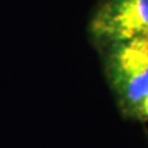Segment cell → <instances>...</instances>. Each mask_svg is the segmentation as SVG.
I'll return each instance as SVG.
<instances>
[{"mask_svg":"<svg viewBox=\"0 0 148 148\" xmlns=\"http://www.w3.org/2000/svg\"><path fill=\"white\" fill-rule=\"evenodd\" d=\"M99 51L118 110L129 119L148 96V36L114 42Z\"/></svg>","mask_w":148,"mask_h":148,"instance_id":"1","label":"cell"},{"mask_svg":"<svg viewBox=\"0 0 148 148\" xmlns=\"http://www.w3.org/2000/svg\"><path fill=\"white\" fill-rule=\"evenodd\" d=\"M88 36L97 49L148 36V0H100L89 18Z\"/></svg>","mask_w":148,"mask_h":148,"instance_id":"2","label":"cell"},{"mask_svg":"<svg viewBox=\"0 0 148 148\" xmlns=\"http://www.w3.org/2000/svg\"><path fill=\"white\" fill-rule=\"evenodd\" d=\"M129 119H132V121H140V122L148 121V96L140 101V104L133 110V112L129 116Z\"/></svg>","mask_w":148,"mask_h":148,"instance_id":"3","label":"cell"}]
</instances>
